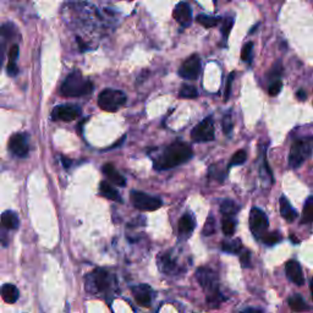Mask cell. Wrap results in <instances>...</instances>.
<instances>
[{
	"mask_svg": "<svg viewBox=\"0 0 313 313\" xmlns=\"http://www.w3.org/2000/svg\"><path fill=\"white\" fill-rule=\"evenodd\" d=\"M192 149L185 142H174L164 149L156 160H154V169L165 170L181 165L191 159Z\"/></svg>",
	"mask_w": 313,
	"mask_h": 313,
	"instance_id": "1",
	"label": "cell"
},
{
	"mask_svg": "<svg viewBox=\"0 0 313 313\" xmlns=\"http://www.w3.org/2000/svg\"><path fill=\"white\" fill-rule=\"evenodd\" d=\"M196 278L201 288L206 293L207 301H208L209 305L212 307H218L219 303L224 300V297L219 291L218 275H216L215 272L206 268V267H201V268L197 269Z\"/></svg>",
	"mask_w": 313,
	"mask_h": 313,
	"instance_id": "2",
	"label": "cell"
},
{
	"mask_svg": "<svg viewBox=\"0 0 313 313\" xmlns=\"http://www.w3.org/2000/svg\"><path fill=\"white\" fill-rule=\"evenodd\" d=\"M93 91V83L90 80L85 78L78 70H75L71 74L67 75L65 81L62 82L60 93L64 97H82L90 95Z\"/></svg>",
	"mask_w": 313,
	"mask_h": 313,
	"instance_id": "3",
	"label": "cell"
},
{
	"mask_svg": "<svg viewBox=\"0 0 313 313\" xmlns=\"http://www.w3.org/2000/svg\"><path fill=\"white\" fill-rule=\"evenodd\" d=\"M312 154V138L297 139L293 143L289 154V164L293 169H297Z\"/></svg>",
	"mask_w": 313,
	"mask_h": 313,
	"instance_id": "4",
	"label": "cell"
},
{
	"mask_svg": "<svg viewBox=\"0 0 313 313\" xmlns=\"http://www.w3.org/2000/svg\"><path fill=\"white\" fill-rule=\"evenodd\" d=\"M126 100L127 97L124 92L113 90V88H107L100 92L99 97H98V105L105 112L113 113L120 109V107H122Z\"/></svg>",
	"mask_w": 313,
	"mask_h": 313,
	"instance_id": "5",
	"label": "cell"
},
{
	"mask_svg": "<svg viewBox=\"0 0 313 313\" xmlns=\"http://www.w3.org/2000/svg\"><path fill=\"white\" fill-rule=\"evenodd\" d=\"M112 285V275L103 268H97L86 278V289L91 293H103Z\"/></svg>",
	"mask_w": 313,
	"mask_h": 313,
	"instance_id": "6",
	"label": "cell"
},
{
	"mask_svg": "<svg viewBox=\"0 0 313 313\" xmlns=\"http://www.w3.org/2000/svg\"><path fill=\"white\" fill-rule=\"evenodd\" d=\"M131 202L138 211L142 212H153L162 207V199L141 191L131 192Z\"/></svg>",
	"mask_w": 313,
	"mask_h": 313,
	"instance_id": "7",
	"label": "cell"
},
{
	"mask_svg": "<svg viewBox=\"0 0 313 313\" xmlns=\"http://www.w3.org/2000/svg\"><path fill=\"white\" fill-rule=\"evenodd\" d=\"M191 137L195 142H209L214 139V124L212 117H207L194 127Z\"/></svg>",
	"mask_w": 313,
	"mask_h": 313,
	"instance_id": "8",
	"label": "cell"
},
{
	"mask_svg": "<svg viewBox=\"0 0 313 313\" xmlns=\"http://www.w3.org/2000/svg\"><path fill=\"white\" fill-rule=\"evenodd\" d=\"M82 114L81 107L76 104H61L53 109L52 119L60 121H72Z\"/></svg>",
	"mask_w": 313,
	"mask_h": 313,
	"instance_id": "9",
	"label": "cell"
},
{
	"mask_svg": "<svg viewBox=\"0 0 313 313\" xmlns=\"http://www.w3.org/2000/svg\"><path fill=\"white\" fill-rule=\"evenodd\" d=\"M201 72V59L197 54L191 55L184 61L179 70V75L186 80H197Z\"/></svg>",
	"mask_w": 313,
	"mask_h": 313,
	"instance_id": "10",
	"label": "cell"
},
{
	"mask_svg": "<svg viewBox=\"0 0 313 313\" xmlns=\"http://www.w3.org/2000/svg\"><path fill=\"white\" fill-rule=\"evenodd\" d=\"M268 218H267L266 213L261 211L259 208H252L251 213H250V229L254 233V235L259 236L264 231L268 229Z\"/></svg>",
	"mask_w": 313,
	"mask_h": 313,
	"instance_id": "11",
	"label": "cell"
},
{
	"mask_svg": "<svg viewBox=\"0 0 313 313\" xmlns=\"http://www.w3.org/2000/svg\"><path fill=\"white\" fill-rule=\"evenodd\" d=\"M9 151L19 158H25L30 152L28 138L25 134H15L9 141Z\"/></svg>",
	"mask_w": 313,
	"mask_h": 313,
	"instance_id": "12",
	"label": "cell"
},
{
	"mask_svg": "<svg viewBox=\"0 0 313 313\" xmlns=\"http://www.w3.org/2000/svg\"><path fill=\"white\" fill-rule=\"evenodd\" d=\"M152 290L148 285L146 284H141V285H137L132 288V295H134L135 300L142 307H149L152 303Z\"/></svg>",
	"mask_w": 313,
	"mask_h": 313,
	"instance_id": "13",
	"label": "cell"
},
{
	"mask_svg": "<svg viewBox=\"0 0 313 313\" xmlns=\"http://www.w3.org/2000/svg\"><path fill=\"white\" fill-rule=\"evenodd\" d=\"M174 19L184 27H189L192 22V10L190 8V5L185 1H181L176 5V8L174 9Z\"/></svg>",
	"mask_w": 313,
	"mask_h": 313,
	"instance_id": "14",
	"label": "cell"
},
{
	"mask_svg": "<svg viewBox=\"0 0 313 313\" xmlns=\"http://www.w3.org/2000/svg\"><path fill=\"white\" fill-rule=\"evenodd\" d=\"M286 275H288L289 280L293 281L296 285L301 286L305 284V276H303V272L298 262L296 261H289L285 266Z\"/></svg>",
	"mask_w": 313,
	"mask_h": 313,
	"instance_id": "15",
	"label": "cell"
},
{
	"mask_svg": "<svg viewBox=\"0 0 313 313\" xmlns=\"http://www.w3.org/2000/svg\"><path fill=\"white\" fill-rule=\"evenodd\" d=\"M158 266L164 274H175L179 271V264L170 252L162 254L158 257Z\"/></svg>",
	"mask_w": 313,
	"mask_h": 313,
	"instance_id": "16",
	"label": "cell"
},
{
	"mask_svg": "<svg viewBox=\"0 0 313 313\" xmlns=\"http://www.w3.org/2000/svg\"><path fill=\"white\" fill-rule=\"evenodd\" d=\"M195 226H196V220H195L194 215L190 213H185L180 218L177 229H179V234L181 236L189 237L192 234V231L195 230Z\"/></svg>",
	"mask_w": 313,
	"mask_h": 313,
	"instance_id": "17",
	"label": "cell"
},
{
	"mask_svg": "<svg viewBox=\"0 0 313 313\" xmlns=\"http://www.w3.org/2000/svg\"><path fill=\"white\" fill-rule=\"evenodd\" d=\"M102 172L103 174H104L105 176L113 182V184L117 185V186H120V187L126 186V180H125V177L122 176L117 169H115L114 165H113L112 163H107V164L103 165Z\"/></svg>",
	"mask_w": 313,
	"mask_h": 313,
	"instance_id": "18",
	"label": "cell"
},
{
	"mask_svg": "<svg viewBox=\"0 0 313 313\" xmlns=\"http://www.w3.org/2000/svg\"><path fill=\"white\" fill-rule=\"evenodd\" d=\"M0 225L5 230H15L20 225V219L18 214L13 211H6L1 214L0 218Z\"/></svg>",
	"mask_w": 313,
	"mask_h": 313,
	"instance_id": "19",
	"label": "cell"
},
{
	"mask_svg": "<svg viewBox=\"0 0 313 313\" xmlns=\"http://www.w3.org/2000/svg\"><path fill=\"white\" fill-rule=\"evenodd\" d=\"M280 214L288 223H293L297 218V212L291 207L290 202L285 196L280 197Z\"/></svg>",
	"mask_w": 313,
	"mask_h": 313,
	"instance_id": "20",
	"label": "cell"
},
{
	"mask_svg": "<svg viewBox=\"0 0 313 313\" xmlns=\"http://www.w3.org/2000/svg\"><path fill=\"white\" fill-rule=\"evenodd\" d=\"M0 293H1V297L6 303H15L20 296L18 288L13 284H5L3 288L0 289Z\"/></svg>",
	"mask_w": 313,
	"mask_h": 313,
	"instance_id": "21",
	"label": "cell"
},
{
	"mask_svg": "<svg viewBox=\"0 0 313 313\" xmlns=\"http://www.w3.org/2000/svg\"><path fill=\"white\" fill-rule=\"evenodd\" d=\"M99 192L102 196H104L105 198L110 199V201L122 202V198H121V196H120L119 192H117V190H115L114 187L109 184V182H107V181L100 182Z\"/></svg>",
	"mask_w": 313,
	"mask_h": 313,
	"instance_id": "22",
	"label": "cell"
},
{
	"mask_svg": "<svg viewBox=\"0 0 313 313\" xmlns=\"http://www.w3.org/2000/svg\"><path fill=\"white\" fill-rule=\"evenodd\" d=\"M313 220V197L310 196L303 206V214L301 219V224H311Z\"/></svg>",
	"mask_w": 313,
	"mask_h": 313,
	"instance_id": "23",
	"label": "cell"
},
{
	"mask_svg": "<svg viewBox=\"0 0 313 313\" xmlns=\"http://www.w3.org/2000/svg\"><path fill=\"white\" fill-rule=\"evenodd\" d=\"M289 306L293 311L295 312H303V311H308V306L306 305L305 300L302 298V296L300 295H293L289 298Z\"/></svg>",
	"mask_w": 313,
	"mask_h": 313,
	"instance_id": "24",
	"label": "cell"
},
{
	"mask_svg": "<svg viewBox=\"0 0 313 313\" xmlns=\"http://www.w3.org/2000/svg\"><path fill=\"white\" fill-rule=\"evenodd\" d=\"M237 211H239V207H237V204L235 203V202L230 201V199H226V201H224L223 203H221L220 212L224 216L235 215V214L237 213Z\"/></svg>",
	"mask_w": 313,
	"mask_h": 313,
	"instance_id": "25",
	"label": "cell"
},
{
	"mask_svg": "<svg viewBox=\"0 0 313 313\" xmlns=\"http://www.w3.org/2000/svg\"><path fill=\"white\" fill-rule=\"evenodd\" d=\"M242 249L241 241L239 239L233 240V241H224L221 244V250L228 254H239Z\"/></svg>",
	"mask_w": 313,
	"mask_h": 313,
	"instance_id": "26",
	"label": "cell"
},
{
	"mask_svg": "<svg viewBox=\"0 0 313 313\" xmlns=\"http://www.w3.org/2000/svg\"><path fill=\"white\" fill-rule=\"evenodd\" d=\"M196 21L199 23L201 26H203V27L206 28H212L214 27V26H216L219 23V19L218 18H214V16H208V15H198L196 18Z\"/></svg>",
	"mask_w": 313,
	"mask_h": 313,
	"instance_id": "27",
	"label": "cell"
},
{
	"mask_svg": "<svg viewBox=\"0 0 313 313\" xmlns=\"http://www.w3.org/2000/svg\"><path fill=\"white\" fill-rule=\"evenodd\" d=\"M179 97L184 98V99H195V98L198 97V91L194 86L184 85L180 90Z\"/></svg>",
	"mask_w": 313,
	"mask_h": 313,
	"instance_id": "28",
	"label": "cell"
},
{
	"mask_svg": "<svg viewBox=\"0 0 313 313\" xmlns=\"http://www.w3.org/2000/svg\"><path fill=\"white\" fill-rule=\"evenodd\" d=\"M221 229H223V233L225 234L226 236H231L235 233V229H236V221L234 220L231 216H225L223 219Z\"/></svg>",
	"mask_w": 313,
	"mask_h": 313,
	"instance_id": "29",
	"label": "cell"
},
{
	"mask_svg": "<svg viewBox=\"0 0 313 313\" xmlns=\"http://www.w3.org/2000/svg\"><path fill=\"white\" fill-rule=\"evenodd\" d=\"M247 159V154L244 149H240L236 153H234V156H231V160L229 163V168L234 167V165H241L246 162Z\"/></svg>",
	"mask_w": 313,
	"mask_h": 313,
	"instance_id": "30",
	"label": "cell"
},
{
	"mask_svg": "<svg viewBox=\"0 0 313 313\" xmlns=\"http://www.w3.org/2000/svg\"><path fill=\"white\" fill-rule=\"evenodd\" d=\"M215 230H216L215 219H214V216L211 214V215L207 218L206 224H204L203 235L204 236H211V235H213V234L215 233Z\"/></svg>",
	"mask_w": 313,
	"mask_h": 313,
	"instance_id": "31",
	"label": "cell"
},
{
	"mask_svg": "<svg viewBox=\"0 0 313 313\" xmlns=\"http://www.w3.org/2000/svg\"><path fill=\"white\" fill-rule=\"evenodd\" d=\"M281 241V235L279 231H273V233L267 234L266 236L263 237V242L268 246H273V245L278 244Z\"/></svg>",
	"mask_w": 313,
	"mask_h": 313,
	"instance_id": "32",
	"label": "cell"
},
{
	"mask_svg": "<svg viewBox=\"0 0 313 313\" xmlns=\"http://www.w3.org/2000/svg\"><path fill=\"white\" fill-rule=\"evenodd\" d=\"M252 49H254V43L249 42L244 45L241 50V59L244 61H251L252 58Z\"/></svg>",
	"mask_w": 313,
	"mask_h": 313,
	"instance_id": "33",
	"label": "cell"
},
{
	"mask_svg": "<svg viewBox=\"0 0 313 313\" xmlns=\"http://www.w3.org/2000/svg\"><path fill=\"white\" fill-rule=\"evenodd\" d=\"M233 25H234L233 18H228L223 21V26H221V33H223L224 38L229 37V33H230L231 28H233Z\"/></svg>",
	"mask_w": 313,
	"mask_h": 313,
	"instance_id": "34",
	"label": "cell"
},
{
	"mask_svg": "<svg viewBox=\"0 0 313 313\" xmlns=\"http://www.w3.org/2000/svg\"><path fill=\"white\" fill-rule=\"evenodd\" d=\"M233 127H234V124H233V120H231V117L230 115H225L224 117V120H223V131L225 135H230L231 131H233Z\"/></svg>",
	"mask_w": 313,
	"mask_h": 313,
	"instance_id": "35",
	"label": "cell"
},
{
	"mask_svg": "<svg viewBox=\"0 0 313 313\" xmlns=\"http://www.w3.org/2000/svg\"><path fill=\"white\" fill-rule=\"evenodd\" d=\"M281 88H283V82L280 80H274V82L269 86V95L278 96L280 93Z\"/></svg>",
	"mask_w": 313,
	"mask_h": 313,
	"instance_id": "36",
	"label": "cell"
},
{
	"mask_svg": "<svg viewBox=\"0 0 313 313\" xmlns=\"http://www.w3.org/2000/svg\"><path fill=\"white\" fill-rule=\"evenodd\" d=\"M234 77H235V72H231L228 77V82H226V88H225V93H224V100L228 102L229 97H230V92H231V83H233Z\"/></svg>",
	"mask_w": 313,
	"mask_h": 313,
	"instance_id": "37",
	"label": "cell"
},
{
	"mask_svg": "<svg viewBox=\"0 0 313 313\" xmlns=\"http://www.w3.org/2000/svg\"><path fill=\"white\" fill-rule=\"evenodd\" d=\"M240 261H241L242 267H250V264H251V254H250L249 250L242 251L241 256H240Z\"/></svg>",
	"mask_w": 313,
	"mask_h": 313,
	"instance_id": "38",
	"label": "cell"
},
{
	"mask_svg": "<svg viewBox=\"0 0 313 313\" xmlns=\"http://www.w3.org/2000/svg\"><path fill=\"white\" fill-rule=\"evenodd\" d=\"M18 58H19V45H13L10 49V52H9V61L10 62H16L18 61Z\"/></svg>",
	"mask_w": 313,
	"mask_h": 313,
	"instance_id": "39",
	"label": "cell"
},
{
	"mask_svg": "<svg viewBox=\"0 0 313 313\" xmlns=\"http://www.w3.org/2000/svg\"><path fill=\"white\" fill-rule=\"evenodd\" d=\"M6 71H8V75L9 76H16L19 72V69H18V65H16V62H8V66H6Z\"/></svg>",
	"mask_w": 313,
	"mask_h": 313,
	"instance_id": "40",
	"label": "cell"
},
{
	"mask_svg": "<svg viewBox=\"0 0 313 313\" xmlns=\"http://www.w3.org/2000/svg\"><path fill=\"white\" fill-rule=\"evenodd\" d=\"M296 96H297V98H298V99H300V100H306V98H307V93H306L303 90L297 91V93H296Z\"/></svg>",
	"mask_w": 313,
	"mask_h": 313,
	"instance_id": "41",
	"label": "cell"
},
{
	"mask_svg": "<svg viewBox=\"0 0 313 313\" xmlns=\"http://www.w3.org/2000/svg\"><path fill=\"white\" fill-rule=\"evenodd\" d=\"M61 162H62V165H64L66 169H69L70 165H71V160H70L69 158H66V156H61Z\"/></svg>",
	"mask_w": 313,
	"mask_h": 313,
	"instance_id": "42",
	"label": "cell"
},
{
	"mask_svg": "<svg viewBox=\"0 0 313 313\" xmlns=\"http://www.w3.org/2000/svg\"><path fill=\"white\" fill-rule=\"evenodd\" d=\"M290 239H291V241L298 242V240H297V239H296V237H295V236H291V237H290Z\"/></svg>",
	"mask_w": 313,
	"mask_h": 313,
	"instance_id": "43",
	"label": "cell"
},
{
	"mask_svg": "<svg viewBox=\"0 0 313 313\" xmlns=\"http://www.w3.org/2000/svg\"><path fill=\"white\" fill-rule=\"evenodd\" d=\"M0 66H1V57H0Z\"/></svg>",
	"mask_w": 313,
	"mask_h": 313,
	"instance_id": "44",
	"label": "cell"
}]
</instances>
